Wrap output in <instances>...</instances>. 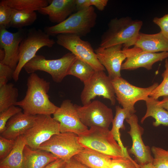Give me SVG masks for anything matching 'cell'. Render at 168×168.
Returning a JSON list of instances; mask_svg holds the SVG:
<instances>
[{"label": "cell", "mask_w": 168, "mask_h": 168, "mask_svg": "<svg viewBox=\"0 0 168 168\" xmlns=\"http://www.w3.org/2000/svg\"><path fill=\"white\" fill-rule=\"evenodd\" d=\"M130 126L128 133L130 135L132 145L128 152L135 157V161L140 166L152 162L153 157L149 146L145 145L142 138L144 129L138 124V118L135 114L125 119Z\"/></svg>", "instance_id": "cell-14"}, {"label": "cell", "mask_w": 168, "mask_h": 168, "mask_svg": "<svg viewBox=\"0 0 168 168\" xmlns=\"http://www.w3.org/2000/svg\"><path fill=\"white\" fill-rule=\"evenodd\" d=\"M37 18L35 12H28L14 9L10 26L21 29L33 24Z\"/></svg>", "instance_id": "cell-29"}, {"label": "cell", "mask_w": 168, "mask_h": 168, "mask_svg": "<svg viewBox=\"0 0 168 168\" xmlns=\"http://www.w3.org/2000/svg\"><path fill=\"white\" fill-rule=\"evenodd\" d=\"M142 25V21L129 16L111 19L101 36L99 47L105 48L121 44L128 48L134 46Z\"/></svg>", "instance_id": "cell-2"}, {"label": "cell", "mask_w": 168, "mask_h": 168, "mask_svg": "<svg viewBox=\"0 0 168 168\" xmlns=\"http://www.w3.org/2000/svg\"><path fill=\"white\" fill-rule=\"evenodd\" d=\"M112 82L116 100L123 108L132 114L136 111L134 107L136 103L141 100L145 101L159 85L156 82L147 87H140L131 84L121 77L112 80Z\"/></svg>", "instance_id": "cell-7"}, {"label": "cell", "mask_w": 168, "mask_h": 168, "mask_svg": "<svg viewBox=\"0 0 168 168\" xmlns=\"http://www.w3.org/2000/svg\"><path fill=\"white\" fill-rule=\"evenodd\" d=\"M83 148L77 135L65 132L53 135L41 144L38 149L50 152L58 158L67 162Z\"/></svg>", "instance_id": "cell-8"}, {"label": "cell", "mask_w": 168, "mask_h": 168, "mask_svg": "<svg viewBox=\"0 0 168 168\" xmlns=\"http://www.w3.org/2000/svg\"><path fill=\"white\" fill-rule=\"evenodd\" d=\"M56 38L58 44L70 51L77 58L89 64L95 71L105 70L88 41L82 40L76 35L69 34H59Z\"/></svg>", "instance_id": "cell-9"}, {"label": "cell", "mask_w": 168, "mask_h": 168, "mask_svg": "<svg viewBox=\"0 0 168 168\" xmlns=\"http://www.w3.org/2000/svg\"><path fill=\"white\" fill-rule=\"evenodd\" d=\"M47 0H1L0 2L14 9L28 12H35L47 6L50 1Z\"/></svg>", "instance_id": "cell-26"}, {"label": "cell", "mask_w": 168, "mask_h": 168, "mask_svg": "<svg viewBox=\"0 0 168 168\" xmlns=\"http://www.w3.org/2000/svg\"><path fill=\"white\" fill-rule=\"evenodd\" d=\"M18 91L11 83L0 87V112L13 105L17 102Z\"/></svg>", "instance_id": "cell-27"}, {"label": "cell", "mask_w": 168, "mask_h": 168, "mask_svg": "<svg viewBox=\"0 0 168 168\" xmlns=\"http://www.w3.org/2000/svg\"><path fill=\"white\" fill-rule=\"evenodd\" d=\"M123 47L121 44L105 48L99 46L94 50L99 61L106 70L111 80L121 77L122 65L127 58Z\"/></svg>", "instance_id": "cell-15"}, {"label": "cell", "mask_w": 168, "mask_h": 168, "mask_svg": "<svg viewBox=\"0 0 168 168\" xmlns=\"http://www.w3.org/2000/svg\"><path fill=\"white\" fill-rule=\"evenodd\" d=\"M79 141L84 148L97 151L111 159L130 157L129 154L124 152L108 128L98 126L91 127L79 136Z\"/></svg>", "instance_id": "cell-3"}, {"label": "cell", "mask_w": 168, "mask_h": 168, "mask_svg": "<svg viewBox=\"0 0 168 168\" xmlns=\"http://www.w3.org/2000/svg\"><path fill=\"white\" fill-rule=\"evenodd\" d=\"M84 84L80 95L83 105L89 104L97 96H102L109 100L112 105L115 104L116 97L112 80L104 71H96Z\"/></svg>", "instance_id": "cell-10"}, {"label": "cell", "mask_w": 168, "mask_h": 168, "mask_svg": "<svg viewBox=\"0 0 168 168\" xmlns=\"http://www.w3.org/2000/svg\"><path fill=\"white\" fill-rule=\"evenodd\" d=\"M75 9V0H53L38 12L48 15L51 22L58 24L65 20Z\"/></svg>", "instance_id": "cell-19"}, {"label": "cell", "mask_w": 168, "mask_h": 168, "mask_svg": "<svg viewBox=\"0 0 168 168\" xmlns=\"http://www.w3.org/2000/svg\"><path fill=\"white\" fill-rule=\"evenodd\" d=\"M66 162L64 160L58 158L49 164L44 168H62Z\"/></svg>", "instance_id": "cell-41"}, {"label": "cell", "mask_w": 168, "mask_h": 168, "mask_svg": "<svg viewBox=\"0 0 168 168\" xmlns=\"http://www.w3.org/2000/svg\"><path fill=\"white\" fill-rule=\"evenodd\" d=\"M95 71L89 64L76 58L70 68L68 75L77 77L85 83L91 78Z\"/></svg>", "instance_id": "cell-28"}, {"label": "cell", "mask_w": 168, "mask_h": 168, "mask_svg": "<svg viewBox=\"0 0 168 168\" xmlns=\"http://www.w3.org/2000/svg\"><path fill=\"white\" fill-rule=\"evenodd\" d=\"M74 157L88 168H108L111 159L94 150L84 148Z\"/></svg>", "instance_id": "cell-22"}, {"label": "cell", "mask_w": 168, "mask_h": 168, "mask_svg": "<svg viewBox=\"0 0 168 168\" xmlns=\"http://www.w3.org/2000/svg\"><path fill=\"white\" fill-rule=\"evenodd\" d=\"M108 168H140V167L131 157H124L112 159Z\"/></svg>", "instance_id": "cell-32"}, {"label": "cell", "mask_w": 168, "mask_h": 168, "mask_svg": "<svg viewBox=\"0 0 168 168\" xmlns=\"http://www.w3.org/2000/svg\"><path fill=\"white\" fill-rule=\"evenodd\" d=\"M165 69L162 73L163 80L157 87L151 92L149 96L158 100L161 97L168 95V59L165 60Z\"/></svg>", "instance_id": "cell-31"}, {"label": "cell", "mask_w": 168, "mask_h": 168, "mask_svg": "<svg viewBox=\"0 0 168 168\" xmlns=\"http://www.w3.org/2000/svg\"><path fill=\"white\" fill-rule=\"evenodd\" d=\"M158 100L149 96L145 101L147 110L141 119V123L148 117H151L155 119L153 122L154 126L157 127L161 125L168 126V111L157 104Z\"/></svg>", "instance_id": "cell-24"}, {"label": "cell", "mask_w": 168, "mask_h": 168, "mask_svg": "<svg viewBox=\"0 0 168 168\" xmlns=\"http://www.w3.org/2000/svg\"><path fill=\"white\" fill-rule=\"evenodd\" d=\"M26 34L25 31L21 29L12 33L6 28H0V46L5 54L4 58L0 63L15 70L19 61L20 45Z\"/></svg>", "instance_id": "cell-16"}, {"label": "cell", "mask_w": 168, "mask_h": 168, "mask_svg": "<svg viewBox=\"0 0 168 168\" xmlns=\"http://www.w3.org/2000/svg\"><path fill=\"white\" fill-rule=\"evenodd\" d=\"M53 115L59 123L60 133L71 132L79 136L88 129L81 121L75 105L69 100H63Z\"/></svg>", "instance_id": "cell-13"}, {"label": "cell", "mask_w": 168, "mask_h": 168, "mask_svg": "<svg viewBox=\"0 0 168 168\" xmlns=\"http://www.w3.org/2000/svg\"><path fill=\"white\" fill-rule=\"evenodd\" d=\"M55 44V41L42 30L35 28L29 30L20 45L19 61L14 70V81H18L22 69L36 55L39 49L44 47L51 48Z\"/></svg>", "instance_id": "cell-5"}, {"label": "cell", "mask_w": 168, "mask_h": 168, "mask_svg": "<svg viewBox=\"0 0 168 168\" xmlns=\"http://www.w3.org/2000/svg\"><path fill=\"white\" fill-rule=\"evenodd\" d=\"M152 21L159 27L161 33L168 38V13L161 17H155Z\"/></svg>", "instance_id": "cell-37"}, {"label": "cell", "mask_w": 168, "mask_h": 168, "mask_svg": "<svg viewBox=\"0 0 168 168\" xmlns=\"http://www.w3.org/2000/svg\"><path fill=\"white\" fill-rule=\"evenodd\" d=\"M16 144L9 154L0 160V168H23V150L26 145L24 135L16 139Z\"/></svg>", "instance_id": "cell-23"}, {"label": "cell", "mask_w": 168, "mask_h": 168, "mask_svg": "<svg viewBox=\"0 0 168 168\" xmlns=\"http://www.w3.org/2000/svg\"><path fill=\"white\" fill-rule=\"evenodd\" d=\"M140 168H155L152 162H150L140 166Z\"/></svg>", "instance_id": "cell-43"}, {"label": "cell", "mask_w": 168, "mask_h": 168, "mask_svg": "<svg viewBox=\"0 0 168 168\" xmlns=\"http://www.w3.org/2000/svg\"><path fill=\"white\" fill-rule=\"evenodd\" d=\"M16 105L12 106L4 111L0 112V133L4 130L8 120L17 114L22 112V109Z\"/></svg>", "instance_id": "cell-34"}, {"label": "cell", "mask_w": 168, "mask_h": 168, "mask_svg": "<svg viewBox=\"0 0 168 168\" xmlns=\"http://www.w3.org/2000/svg\"><path fill=\"white\" fill-rule=\"evenodd\" d=\"M37 115L20 112L11 118L7 122L1 136L8 139H16L24 134L35 124Z\"/></svg>", "instance_id": "cell-18"}, {"label": "cell", "mask_w": 168, "mask_h": 168, "mask_svg": "<svg viewBox=\"0 0 168 168\" xmlns=\"http://www.w3.org/2000/svg\"><path fill=\"white\" fill-rule=\"evenodd\" d=\"M27 85L25 97L18 101L16 105L21 108L23 113L28 114H53L58 107L49 100L48 93L50 83L33 73L28 77Z\"/></svg>", "instance_id": "cell-1"}, {"label": "cell", "mask_w": 168, "mask_h": 168, "mask_svg": "<svg viewBox=\"0 0 168 168\" xmlns=\"http://www.w3.org/2000/svg\"><path fill=\"white\" fill-rule=\"evenodd\" d=\"M14 70L9 66L0 63V87L7 84L13 78Z\"/></svg>", "instance_id": "cell-36"}, {"label": "cell", "mask_w": 168, "mask_h": 168, "mask_svg": "<svg viewBox=\"0 0 168 168\" xmlns=\"http://www.w3.org/2000/svg\"><path fill=\"white\" fill-rule=\"evenodd\" d=\"M124 49L127 58L122 65L121 70H133L140 68L150 70L154 63L168 58V52H146L134 46Z\"/></svg>", "instance_id": "cell-17"}, {"label": "cell", "mask_w": 168, "mask_h": 168, "mask_svg": "<svg viewBox=\"0 0 168 168\" xmlns=\"http://www.w3.org/2000/svg\"><path fill=\"white\" fill-rule=\"evenodd\" d=\"M16 139H7L0 135V160L3 159L7 156L12 151L16 144Z\"/></svg>", "instance_id": "cell-35"}, {"label": "cell", "mask_w": 168, "mask_h": 168, "mask_svg": "<svg viewBox=\"0 0 168 168\" xmlns=\"http://www.w3.org/2000/svg\"><path fill=\"white\" fill-rule=\"evenodd\" d=\"M76 9L82 10L91 7L89 0H75Z\"/></svg>", "instance_id": "cell-40"}, {"label": "cell", "mask_w": 168, "mask_h": 168, "mask_svg": "<svg viewBox=\"0 0 168 168\" xmlns=\"http://www.w3.org/2000/svg\"><path fill=\"white\" fill-rule=\"evenodd\" d=\"M62 168H88L76 160L74 157L66 162Z\"/></svg>", "instance_id": "cell-38"}, {"label": "cell", "mask_w": 168, "mask_h": 168, "mask_svg": "<svg viewBox=\"0 0 168 168\" xmlns=\"http://www.w3.org/2000/svg\"><path fill=\"white\" fill-rule=\"evenodd\" d=\"M144 52H168V38L160 31L154 34L140 32L134 46Z\"/></svg>", "instance_id": "cell-20"}, {"label": "cell", "mask_w": 168, "mask_h": 168, "mask_svg": "<svg viewBox=\"0 0 168 168\" xmlns=\"http://www.w3.org/2000/svg\"><path fill=\"white\" fill-rule=\"evenodd\" d=\"M76 58L71 52L55 59H47L43 55H36L23 68L28 73L37 71L46 72L51 76L54 82L59 83L68 75L70 68Z\"/></svg>", "instance_id": "cell-6"}, {"label": "cell", "mask_w": 168, "mask_h": 168, "mask_svg": "<svg viewBox=\"0 0 168 168\" xmlns=\"http://www.w3.org/2000/svg\"><path fill=\"white\" fill-rule=\"evenodd\" d=\"M162 97L163 99L161 100H158L157 104L168 111V95L164 96Z\"/></svg>", "instance_id": "cell-42"}, {"label": "cell", "mask_w": 168, "mask_h": 168, "mask_svg": "<svg viewBox=\"0 0 168 168\" xmlns=\"http://www.w3.org/2000/svg\"><path fill=\"white\" fill-rule=\"evenodd\" d=\"M60 133L59 123L51 115H37L35 124L24 135L26 145L36 150L52 136Z\"/></svg>", "instance_id": "cell-12"}, {"label": "cell", "mask_w": 168, "mask_h": 168, "mask_svg": "<svg viewBox=\"0 0 168 168\" xmlns=\"http://www.w3.org/2000/svg\"><path fill=\"white\" fill-rule=\"evenodd\" d=\"M14 9L7 5L0 2V28L10 26Z\"/></svg>", "instance_id": "cell-33"}, {"label": "cell", "mask_w": 168, "mask_h": 168, "mask_svg": "<svg viewBox=\"0 0 168 168\" xmlns=\"http://www.w3.org/2000/svg\"><path fill=\"white\" fill-rule=\"evenodd\" d=\"M115 114L112 120V126L110 130L113 136L124 152L129 154L127 148L123 145L120 138V130L125 129L124 124L125 119L128 118L132 114L128 110L117 105L115 107Z\"/></svg>", "instance_id": "cell-25"}, {"label": "cell", "mask_w": 168, "mask_h": 168, "mask_svg": "<svg viewBox=\"0 0 168 168\" xmlns=\"http://www.w3.org/2000/svg\"><path fill=\"white\" fill-rule=\"evenodd\" d=\"M153 156L152 163L155 168H168V149L152 146L151 148Z\"/></svg>", "instance_id": "cell-30"}, {"label": "cell", "mask_w": 168, "mask_h": 168, "mask_svg": "<svg viewBox=\"0 0 168 168\" xmlns=\"http://www.w3.org/2000/svg\"><path fill=\"white\" fill-rule=\"evenodd\" d=\"M23 168H44L58 158L51 153L32 149L26 145L24 149Z\"/></svg>", "instance_id": "cell-21"}, {"label": "cell", "mask_w": 168, "mask_h": 168, "mask_svg": "<svg viewBox=\"0 0 168 168\" xmlns=\"http://www.w3.org/2000/svg\"><path fill=\"white\" fill-rule=\"evenodd\" d=\"M97 15L93 6L77 11L63 22L51 26H46L44 31L50 36L69 34L81 38L89 34L95 26Z\"/></svg>", "instance_id": "cell-4"}, {"label": "cell", "mask_w": 168, "mask_h": 168, "mask_svg": "<svg viewBox=\"0 0 168 168\" xmlns=\"http://www.w3.org/2000/svg\"><path fill=\"white\" fill-rule=\"evenodd\" d=\"M82 124L89 128L98 126L108 128L114 118L112 109L99 100L82 106L75 104Z\"/></svg>", "instance_id": "cell-11"}, {"label": "cell", "mask_w": 168, "mask_h": 168, "mask_svg": "<svg viewBox=\"0 0 168 168\" xmlns=\"http://www.w3.org/2000/svg\"><path fill=\"white\" fill-rule=\"evenodd\" d=\"M91 6H95L101 11H103L107 6L108 0H89Z\"/></svg>", "instance_id": "cell-39"}]
</instances>
